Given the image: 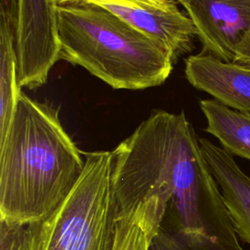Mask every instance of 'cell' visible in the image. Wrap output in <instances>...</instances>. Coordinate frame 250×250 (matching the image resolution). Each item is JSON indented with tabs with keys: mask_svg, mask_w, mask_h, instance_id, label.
Returning a JSON list of instances; mask_svg holds the SVG:
<instances>
[{
	"mask_svg": "<svg viewBox=\"0 0 250 250\" xmlns=\"http://www.w3.org/2000/svg\"><path fill=\"white\" fill-rule=\"evenodd\" d=\"M186 77L229 108L250 112V69L202 52L186 60Z\"/></svg>",
	"mask_w": 250,
	"mask_h": 250,
	"instance_id": "7",
	"label": "cell"
},
{
	"mask_svg": "<svg viewBox=\"0 0 250 250\" xmlns=\"http://www.w3.org/2000/svg\"><path fill=\"white\" fill-rule=\"evenodd\" d=\"M57 24L61 59L114 89L158 86L173 70L176 58L170 50L94 4H58Z\"/></svg>",
	"mask_w": 250,
	"mask_h": 250,
	"instance_id": "3",
	"label": "cell"
},
{
	"mask_svg": "<svg viewBox=\"0 0 250 250\" xmlns=\"http://www.w3.org/2000/svg\"><path fill=\"white\" fill-rule=\"evenodd\" d=\"M153 202H142L129 212L116 217L115 238L112 250H151L161 221Z\"/></svg>",
	"mask_w": 250,
	"mask_h": 250,
	"instance_id": "10",
	"label": "cell"
},
{
	"mask_svg": "<svg viewBox=\"0 0 250 250\" xmlns=\"http://www.w3.org/2000/svg\"><path fill=\"white\" fill-rule=\"evenodd\" d=\"M233 62L250 69V29L241 38L236 49Z\"/></svg>",
	"mask_w": 250,
	"mask_h": 250,
	"instance_id": "12",
	"label": "cell"
},
{
	"mask_svg": "<svg viewBox=\"0 0 250 250\" xmlns=\"http://www.w3.org/2000/svg\"><path fill=\"white\" fill-rule=\"evenodd\" d=\"M199 144L224 198L236 235L250 245V177L233 156L205 138Z\"/></svg>",
	"mask_w": 250,
	"mask_h": 250,
	"instance_id": "8",
	"label": "cell"
},
{
	"mask_svg": "<svg viewBox=\"0 0 250 250\" xmlns=\"http://www.w3.org/2000/svg\"><path fill=\"white\" fill-rule=\"evenodd\" d=\"M77 184L44 220L26 226L25 250H112L118 214L112 186L114 155L84 153Z\"/></svg>",
	"mask_w": 250,
	"mask_h": 250,
	"instance_id": "4",
	"label": "cell"
},
{
	"mask_svg": "<svg viewBox=\"0 0 250 250\" xmlns=\"http://www.w3.org/2000/svg\"><path fill=\"white\" fill-rule=\"evenodd\" d=\"M196 29L203 52L233 62L237 46L250 29V0H177Z\"/></svg>",
	"mask_w": 250,
	"mask_h": 250,
	"instance_id": "5",
	"label": "cell"
},
{
	"mask_svg": "<svg viewBox=\"0 0 250 250\" xmlns=\"http://www.w3.org/2000/svg\"><path fill=\"white\" fill-rule=\"evenodd\" d=\"M84 163L59 110L21 92L0 138V222L28 226L47 218L71 192Z\"/></svg>",
	"mask_w": 250,
	"mask_h": 250,
	"instance_id": "2",
	"label": "cell"
},
{
	"mask_svg": "<svg viewBox=\"0 0 250 250\" xmlns=\"http://www.w3.org/2000/svg\"><path fill=\"white\" fill-rule=\"evenodd\" d=\"M21 93L14 29L0 18V138L11 124Z\"/></svg>",
	"mask_w": 250,
	"mask_h": 250,
	"instance_id": "11",
	"label": "cell"
},
{
	"mask_svg": "<svg viewBox=\"0 0 250 250\" xmlns=\"http://www.w3.org/2000/svg\"><path fill=\"white\" fill-rule=\"evenodd\" d=\"M199 107L207 120L205 131L229 154L250 161V112L234 110L215 99L201 100Z\"/></svg>",
	"mask_w": 250,
	"mask_h": 250,
	"instance_id": "9",
	"label": "cell"
},
{
	"mask_svg": "<svg viewBox=\"0 0 250 250\" xmlns=\"http://www.w3.org/2000/svg\"><path fill=\"white\" fill-rule=\"evenodd\" d=\"M56 1H57V4H63V3L76 2V1H79V0H56ZM145 1H148V2H153V3H159V4H162V3H167V2L172 1V0H145Z\"/></svg>",
	"mask_w": 250,
	"mask_h": 250,
	"instance_id": "13",
	"label": "cell"
},
{
	"mask_svg": "<svg viewBox=\"0 0 250 250\" xmlns=\"http://www.w3.org/2000/svg\"><path fill=\"white\" fill-rule=\"evenodd\" d=\"M104 8L157 40L177 59L191 49L196 29L174 1L153 3L145 0H79Z\"/></svg>",
	"mask_w": 250,
	"mask_h": 250,
	"instance_id": "6",
	"label": "cell"
},
{
	"mask_svg": "<svg viewBox=\"0 0 250 250\" xmlns=\"http://www.w3.org/2000/svg\"><path fill=\"white\" fill-rule=\"evenodd\" d=\"M112 152L118 213L155 199L165 214L151 250H244L183 111L152 110Z\"/></svg>",
	"mask_w": 250,
	"mask_h": 250,
	"instance_id": "1",
	"label": "cell"
}]
</instances>
